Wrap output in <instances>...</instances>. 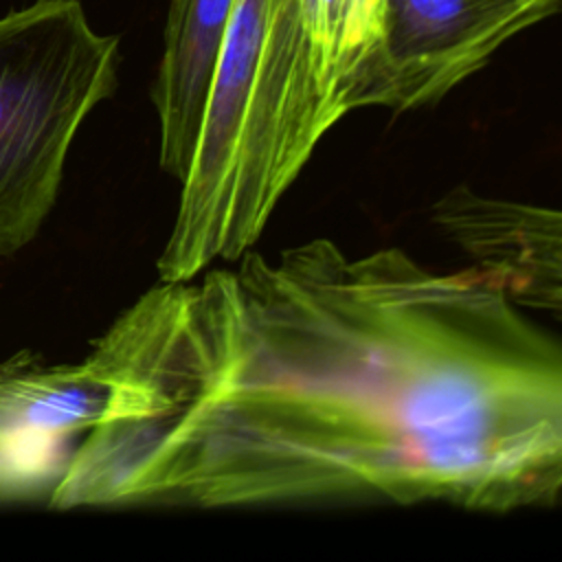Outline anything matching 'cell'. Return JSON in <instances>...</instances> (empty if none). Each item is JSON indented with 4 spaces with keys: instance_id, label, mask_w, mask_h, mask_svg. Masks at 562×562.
I'll return each mask as SVG.
<instances>
[{
    "instance_id": "cell-6",
    "label": "cell",
    "mask_w": 562,
    "mask_h": 562,
    "mask_svg": "<svg viewBox=\"0 0 562 562\" xmlns=\"http://www.w3.org/2000/svg\"><path fill=\"white\" fill-rule=\"evenodd\" d=\"M432 222L470 259V272L516 305L562 310V217L518 200L483 195L465 184L432 206Z\"/></svg>"
},
{
    "instance_id": "cell-4",
    "label": "cell",
    "mask_w": 562,
    "mask_h": 562,
    "mask_svg": "<svg viewBox=\"0 0 562 562\" xmlns=\"http://www.w3.org/2000/svg\"><path fill=\"white\" fill-rule=\"evenodd\" d=\"M560 0H382L353 110L432 105Z\"/></svg>"
},
{
    "instance_id": "cell-5",
    "label": "cell",
    "mask_w": 562,
    "mask_h": 562,
    "mask_svg": "<svg viewBox=\"0 0 562 562\" xmlns=\"http://www.w3.org/2000/svg\"><path fill=\"white\" fill-rule=\"evenodd\" d=\"M110 384L86 356L44 364L20 351L0 364V498L48 492L61 476L70 443L105 413Z\"/></svg>"
},
{
    "instance_id": "cell-1",
    "label": "cell",
    "mask_w": 562,
    "mask_h": 562,
    "mask_svg": "<svg viewBox=\"0 0 562 562\" xmlns=\"http://www.w3.org/2000/svg\"><path fill=\"white\" fill-rule=\"evenodd\" d=\"M237 261L158 281L92 342L108 406L50 507L558 503L562 351L520 305L400 248Z\"/></svg>"
},
{
    "instance_id": "cell-7",
    "label": "cell",
    "mask_w": 562,
    "mask_h": 562,
    "mask_svg": "<svg viewBox=\"0 0 562 562\" xmlns=\"http://www.w3.org/2000/svg\"><path fill=\"white\" fill-rule=\"evenodd\" d=\"M235 0H169L162 57L151 101L158 116V160L184 182L213 79L224 50Z\"/></svg>"
},
{
    "instance_id": "cell-3",
    "label": "cell",
    "mask_w": 562,
    "mask_h": 562,
    "mask_svg": "<svg viewBox=\"0 0 562 562\" xmlns=\"http://www.w3.org/2000/svg\"><path fill=\"white\" fill-rule=\"evenodd\" d=\"M116 75L119 35L97 33L79 0H37L0 18V257L40 233L70 145Z\"/></svg>"
},
{
    "instance_id": "cell-2",
    "label": "cell",
    "mask_w": 562,
    "mask_h": 562,
    "mask_svg": "<svg viewBox=\"0 0 562 562\" xmlns=\"http://www.w3.org/2000/svg\"><path fill=\"white\" fill-rule=\"evenodd\" d=\"M382 0H235L158 281L237 261L353 110Z\"/></svg>"
}]
</instances>
